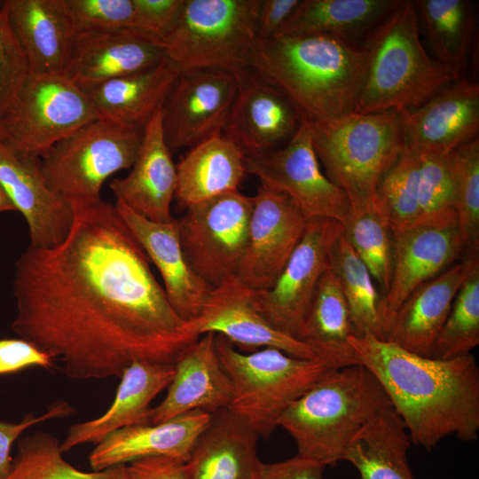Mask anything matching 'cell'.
<instances>
[{"label": "cell", "mask_w": 479, "mask_h": 479, "mask_svg": "<svg viewBox=\"0 0 479 479\" xmlns=\"http://www.w3.org/2000/svg\"><path fill=\"white\" fill-rule=\"evenodd\" d=\"M258 436L229 409L212 413L185 462L190 479H257Z\"/></svg>", "instance_id": "83f0119b"}, {"label": "cell", "mask_w": 479, "mask_h": 479, "mask_svg": "<svg viewBox=\"0 0 479 479\" xmlns=\"http://www.w3.org/2000/svg\"><path fill=\"white\" fill-rule=\"evenodd\" d=\"M180 73L177 65L164 56L148 69L106 82L85 93L99 117L144 130Z\"/></svg>", "instance_id": "f546056e"}, {"label": "cell", "mask_w": 479, "mask_h": 479, "mask_svg": "<svg viewBox=\"0 0 479 479\" xmlns=\"http://www.w3.org/2000/svg\"><path fill=\"white\" fill-rule=\"evenodd\" d=\"M238 89L224 136L246 156L274 151L285 145L302 121L289 99L248 68L236 75Z\"/></svg>", "instance_id": "ac0fdd59"}, {"label": "cell", "mask_w": 479, "mask_h": 479, "mask_svg": "<svg viewBox=\"0 0 479 479\" xmlns=\"http://www.w3.org/2000/svg\"><path fill=\"white\" fill-rule=\"evenodd\" d=\"M151 263L159 271L167 299L176 313L186 322L200 313L212 287L191 268L183 253L176 218L169 223L148 220L123 204H114Z\"/></svg>", "instance_id": "7402d4cb"}, {"label": "cell", "mask_w": 479, "mask_h": 479, "mask_svg": "<svg viewBox=\"0 0 479 479\" xmlns=\"http://www.w3.org/2000/svg\"><path fill=\"white\" fill-rule=\"evenodd\" d=\"M135 31L161 43L177 25L185 0H132Z\"/></svg>", "instance_id": "f6af8a7d"}, {"label": "cell", "mask_w": 479, "mask_h": 479, "mask_svg": "<svg viewBox=\"0 0 479 479\" xmlns=\"http://www.w3.org/2000/svg\"><path fill=\"white\" fill-rule=\"evenodd\" d=\"M0 186L25 218L29 245L50 247L65 240L75 215L71 206L48 185L40 157L16 147L9 140L0 141Z\"/></svg>", "instance_id": "e0dca14e"}, {"label": "cell", "mask_w": 479, "mask_h": 479, "mask_svg": "<svg viewBox=\"0 0 479 479\" xmlns=\"http://www.w3.org/2000/svg\"><path fill=\"white\" fill-rule=\"evenodd\" d=\"M357 335L341 287L328 269L321 277L303 318L297 339L318 357L342 367L357 364L349 343Z\"/></svg>", "instance_id": "836d02e7"}, {"label": "cell", "mask_w": 479, "mask_h": 479, "mask_svg": "<svg viewBox=\"0 0 479 479\" xmlns=\"http://www.w3.org/2000/svg\"><path fill=\"white\" fill-rule=\"evenodd\" d=\"M412 444L403 420L390 406L354 436L343 460L357 470L360 479H415L407 457Z\"/></svg>", "instance_id": "d6a6232c"}, {"label": "cell", "mask_w": 479, "mask_h": 479, "mask_svg": "<svg viewBox=\"0 0 479 479\" xmlns=\"http://www.w3.org/2000/svg\"><path fill=\"white\" fill-rule=\"evenodd\" d=\"M309 219L287 195L259 186L236 276L251 291L270 289L302 240Z\"/></svg>", "instance_id": "2e32d148"}, {"label": "cell", "mask_w": 479, "mask_h": 479, "mask_svg": "<svg viewBox=\"0 0 479 479\" xmlns=\"http://www.w3.org/2000/svg\"><path fill=\"white\" fill-rule=\"evenodd\" d=\"M326 467L296 454L282 461L262 462L257 479H322Z\"/></svg>", "instance_id": "681fc988"}, {"label": "cell", "mask_w": 479, "mask_h": 479, "mask_svg": "<svg viewBox=\"0 0 479 479\" xmlns=\"http://www.w3.org/2000/svg\"><path fill=\"white\" fill-rule=\"evenodd\" d=\"M216 349L232 386L227 409L266 439L295 400L340 367L325 357L301 358L275 348L242 353L221 334H216Z\"/></svg>", "instance_id": "52a82bcc"}, {"label": "cell", "mask_w": 479, "mask_h": 479, "mask_svg": "<svg viewBox=\"0 0 479 479\" xmlns=\"http://www.w3.org/2000/svg\"><path fill=\"white\" fill-rule=\"evenodd\" d=\"M401 1L301 0L276 35H333L355 42L365 38Z\"/></svg>", "instance_id": "1f68e13d"}, {"label": "cell", "mask_w": 479, "mask_h": 479, "mask_svg": "<svg viewBox=\"0 0 479 479\" xmlns=\"http://www.w3.org/2000/svg\"><path fill=\"white\" fill-rule=\"evenodd\" d=\"M467 271L436 342L433 357L471 354L479 344V251L465 253Z\"/></svg>", "instance_id": "74e56055"}, {"label": "cell", "mask_w": 479, "mask_h": 479, "mask_svg": "<svg viewBox=\"0 0 479 479\" xmlns=\"http://www.w3.org/2000/svg\"><path fill=\"white\" fill-rule=\"evenodd\" d=\"M11 211H16V208L0 186V213Z\"/></svg>", "instance_id": "816d5d0a"}, {"label": "cell", "mask_w": 479, "mask_h": 479, "mask_svg": "<svg viewBox=\"0 0 479 479\" xmlns=\"http://www.w3.org/2000/svg\"><path fill=\"white\" fill-rule=\"evenodd\" d=\"M2 5L31 75L64 74L76 35L63 0H5Z\"/></svg>", "instance_id": "484cf974"}, {"label": "cell", "mask_w": 479, "mask_h": 479, "mask_svg": "<svg viewBox=\"0 0 479 479\" xmlns=\"http://www.w3.org/2000/svg\"><path fill=\"white\" fill-rule=\"evenodd\" d=\"M131 168L127 177L110 183L116 201L148 220L172 222L170 206L177 189V166L165 141L161 108L145 127L138 155Z\"/></svg>", "instance_id": "603a6c76"}, {"label": "cell", "mask_w": 479, "mask_h": 479, "mask_svg": "<svg viewBox=\"0 0 479 479\" xmlns=\"http://www.w3.org/2000/svg\"><path fill=\"white\" fill-rule=\"evenodd\" d=\"M420 33L413 1L402 0L365 35L368 71L355 113L415 108L461 76L428 55Z\"/></svg>", "instance_id": "5b68a950"}, {"label": "cell", "mask_w": 479, "mask_h": 479, "mask_svg": "<svg viewBox=\"0 0 479 479\" xmlns=\"http://www.w3.org/2000/svg\"><path fill=\"white\" fill-rule=\"evenodd\" d=\"M174 373L175 364L133 362L122 373L111 406L96 419L72 425L60 443L61 452L88 443L97 444L124 427L150 424V404L169 387Z\"/></svg>", "instance_id": "4316f807"}, {"label": "cell", "mask_w": 479, "mask_h": 479, "mask_svg": "<svg viewBox=\"0 0 479 479\" xmlns=\"http://www.w3.org/2000/svg\"><path fill=\"white\" fill-rule=\"evenodd\" d=\"M300 1L262 0L257 22L258 40H268L275 36Z\"/></svg>", "instance_id": "f907efd6"}, {"label": "cell", "mask_w": 479, "mask_h": 479, "mask_svg": "<svg viewBox=\"0 0 479 479\" xmlns=\"http://www.w3.org/2000/svg\"><path fill=\"white\" fill-rule=\"evenodd\" d=\"M31 75L27 59L0 5V116L4 118Z\"/></svg>", "instance_id": "ee69618b"}, {"label": "cell", "mask_w": 479, "mask_h": 479, "mask_svg": "<svg viewBox=\"0 0 479 479\" xmlns=\"http://www.w3.org/2000/svg\"><path fill=\"white\" fill-rule=\"evenodd\" d=\"M8 133L4 119L0 116V141L8 140Z\"/></svg>", "instance_id": "f5cc1de1"}, {"label": "cell", "mask_w": 479, "mask_h": 479, "mask_svg": "<svg viewBox=\"0 0 479 479\" xmlns=\"http://www.w3.org/2000/svg\"><path fill=\"white\" fill-rule=\"evenodd\" d=\"M453 208L466 252L479 251V139L448 153Z\"/></svg>", "instance_id": "ab89813d"}, {"label": "cell", "mask_w": 479, "mask_h": 479, "mask_svg": "<svg viewBox=\"0 0 479 479\" xmlns=\"http://www.w3.org/2000/svg\"><path fill=\"white\" fill-rule=\"evenodd\" d=\"M399 114L404 149L449 153L478 137L479 84L460 76Z\"/></svg>", "instance_id": "d6986e66"}, {"label": "cell", "mask_w": 479, "mask_h": 479, "mask_svg": "<svg viewBox=\"0 0 479 479\" xmlns=\"http://www.w3.org/2000/svg\"><path fill=\"white\" fill-rule=\"evenodd\" d=\"M164 56L161 43L135 31L76 35L64 75L86 92L148 69Z\"/></svg>", "instance_id": "cb8c5ba5"}, {"label": "cell", "mask_w": 479, "mask_h": 479, "mask_svg": "<svg viewBox=\"0 0 479 479\" xmlns=\"http://www.w3.org/2000/svg\"><path fill=\"white\" fill-rule=\"evenodd\" d=\"M88 95L64 74L31 75L4 118L9 141L42 157L55 144L98 118Z\"/></svg>", "instance_id": "8fae6325"}, {"label": "cell", "mask_w": 479, "mask_h": 479, "mask_svg": "<svg viewBox=\"0 0 479 479\" xmlns=\"http://www.w3.org/2000/svg\"><path fill=\"white\" fill-rule=\"evenodd\" d=\"M63 2L75 35L135 31L132 0Z\"/></svg>", "instance_id": "7bdbcfd3"}, {"label": "cell", "mask_w": 479, "mask_h": 479, "mask_svg": "<svg viewBox=\"0 0 479 479\" xmlns=\"http://www.w3.org/2000/svg\"><path fill=\"white\" fill-rule=\"evenodd\" d=\"M342 224L345 240L384 295L389 289L393 270L392 234L388 222L374 209L363 213L351 211Z\"/></svg>", "instance_id": "60d3db41"}, {"label": "cell", "mask_w": 479, "mask_h": 479, "mask_svg": "<svg viewBox=\"0 0 479 479\" xmlns=\"http://www.w3.org/2000/svg\"><path fill=\"white\" fill-rule=\"evenodd\" d=\"M329 270L346 299L357 335L382 339L379 322L381 295L368 269L342 232L332 248Z\"/></svg>", "instance_id": "d590c367"}, {"label": "cell", "mask_w": 479, "mask_h": 479, "mask_svg": "<svg viewBox=\"0 0 479 479\" xmlns=\"http://www.w3.org/2000/svg\"><path fill=\"white\" fill-rule=\"evenodd\" d=\"M420 31L436 59L461 74L475 28L474 4L468 0L413 1Z\"/></svg>", "instance_id": "e575fe53"}, {"label": "cell", "mask_w": 479, "mask_h": 479, "mask_svg": "<svg viewBox=\"0 0 479 479\" xmlns=\"http://www.w3.org/2000/svg\"><path fill=\"white\" fill-rule=\"evenodd\" d=\"M262 0H185L174 29L162 42L181 71L219 69L235 75L250 68L258 42Z\"/></svg>", "instance_id": "ba28073f"}, {"label": "cell", "mask_w": 479, "mask_h": 479, "mask_svg": "<svg viewBox=\"0 0 479 479\" xmlns=\"http://www.w3.org/2000/svg\"><path fill=\"white\" fill-rule=\"evenodd\" d=\"M248 294L237 279L213 288L200 315L189 322L191 331L198 336L221 334L247 349L275 348L296 357H318L305 343L272 327L252 306Z\"/></svg>", "instance_id": "44dd1931"}, {"label": "cell", "mask_w": 479, "mask_h": 479, "mask_svg": "<svg viewBox=\"0 0 479 479\" xmlns=\"http://www.w3.org/2000/svg\"><path fill=\"white\" fill-rule=\"evenodd\" d=\"M75 408L66 401L51 404L41 415L27 413L20 422L0 421V479L9 472L12 461L11 450L13 444L27 428L46 420L64 418L74 413Z\"/></svg>", "instance_id": "bcb514c9"}, {"label": "cell", "mask_w": 479, "mask_h": 479, "mask_svg": "<svg viewBox=\"0 0 479 479\" xmlns=\"http://www.w3.org/2000/svg\"><path fill=\"white\" fill-rule=\"evenodd\" d=\"M390 406L375 376L354 364L324 375L284 412L279 426L294 439L297 455L334 466L354 436Z\"/></svg>", "instance_id": "277c9868"}, {"label": "cell", "mask_w": 479, "mask_h": 479, "mask_svg": "<svg viewBox=\"0 0 479 479\" xmlns=\"http://www.w3.org/2000/svg\"><path fill=\"white\" fill-rule=\"evenodd\" d=\"M252 209L253 196L236 190L187 207L176 218L185 259L210 287L236 279Z\"/></svg>", "instance_id": "30bf717a"}, {"label": "cell", "mask_w": 479, "mask_h": 479, "mask_svg": "<svg viewBox=\"0 0 479 479\" xmlns=\"http://www.w3.org/2000/svg\"><path fill=\"white\" fill-rule=\"evenodd\" d=\"M232 397L231 380L216 352V334H204L175 363L174 376L165 398L152 407L150 424L192 411L215 413L227 409Z\"/></svg>", "instance_id": "ffe728a7"}, {"label": "cell", "mask_w": 479, "mask_h": 479, "mask_svg": "<svg viewBox=\"0 0 479 479\" xmlns=\"http://www.w3.org/2000/svg\"><path fill=\"white\" fill-rule=\"evenodd\" d=\"M419 153L420 213L417 223L457 216L453 208L448 153L428 151Z\"/></svg>", "instance_id": "b9f144b4"}, {"label": "cell", "mask_w": 479, "mask_h": 479, "mask_svg": "<svg viewBox=\"0 0 479 479\" xmlns=\"http://www.w3.org/2000/svg\"><path fill=\"white\" fill-rule=\"evenodd\" d=\"M463 258L418 287L395 314L384 340L426 357H433L438 334L466 277Z\"/></svg>", "instance_id": "f1b7e54d"}, {"label": "cell", "mask_w": 479, "mask_h": 479, "mask_svg": "<svg viewBox=\"0 0 479 479\" xmlns=\"http://www.w3.org/2000/svg\"><path fill=\"white\" fill-rule=\"evenodd\" d=\"M129 479H190L185 462L169 456H150L127 465Z\"/></svg>", "instance_id": "c3c4849f"}, {"label": "cell", "mask_w": 479, "mask_h": 479, "mask_svg": "<svg viewBox=\"0 0 479 479\" xmlns=\"http://www.w3.org/2000/svg\"><path fill=\"white\" fill-rule=\"evenodd\" d=\"M357 364L379 381L416 446L431 451L444 438H478L479 368L468 354L426 357L373 335H353Z\"/></svg>", "instance_id": "7a4b0ae2"}, {"label": "cell", "mask_w": 479, "mask_h": 479, "mask_svg": "<svg viewBox=\"0 0 479 479\" xmlns=\"http://www.w3.org/2000/svg\"><path fill=\"white\" fill-rule=\"evenodd\" d=\"M342 224L329 218L309 219L305 232L274 285L249 290L252 306L276 330L297 339L318 282L330 266Z\"/></svg>", "instance_id": "4fadbf2b"}, {"label": "cell", "mask_w": 479, "mask_h": 479, "mask_svg": "<svg viewBox=\"0 0 479 479\" xmlns=\"http://www.w3.org/2000/svg\"><path fill=\"white\" fill-rule=\"evenodd\" d=\"M393 270L390 287L381 297L379 322L384 340L405 299L421 284L463 260L466 248L457 216L419 222L392 232Z\"/></svg>", "instance_id": "5bb4252c"}, {"label": "cell", "mask_w": 479, "mask_h": 479, "mask_svg": "<svg viewBox=\"0 0 479 479\" xmlns=\"http://www.w3.org/2000/svg\"><path fill=\"white\" fill-rule=\"evenodd\" d=\"M420 153L404 149L384 174L375 193L374 209L391 232L415 224L420 217Z\"/></svg>", "instance_id": "f35d334b"}, {"label": "cell", "mask_w": 479, "mask_h": 479, "mask_svg": "<svg viewBox=\"0 0 479 479\" xmlns=\"http://www.w3.org/2000/svg\"><path fill=\"white\" fill-rule=\"evenodd\" d=\"M210 417L208 412L192 411L161 423L122 428L95 444L89 455L90 467L98 471L150 456L186 462Z\"/></svg>", "instance_id": "d4e9b609"}, {"label": "cell", "mask_w": 479, "mask_h": 479, "mask_svg": "<svg viewBox=\"0 0 479 479\" xmlns=\"http://www.w3.org/2000/svg\"><path fill=\"white\" fill-rule=\"evenodd\" d=\"M56 246L15 263L13 332L75 380L121 378L135 361L174 365L200 336L181 318L114 204L75 214Z\"/></svg>", "instance_id": "6da1fadb"}, {"label": "cell", "mask_w": 479, "mask_h": 479, "mask_svg": "<svg viewBox=\"0 0 479 479\" xmlns=\"http://www.w3.org/2000/svg\"><path fill=\"white\" fill-rule=\"evenodd\" d=\"M143 134V130L98 117L45 153L40 158L42 173L75 214L102 200L100 190L109 177L132 167Z\"/></svg>", "instance_id": "9c48e42d"}, {"label": "cell", "mask_w": 479, "mask_h": 479, "mask_svg": "<svg viewBox=\"0 0 479 479\" xmlns=\"http://www.w3.org/2000/svg\"><path fill=\"white\" fill-rule=\"evenodd\" d=\"M53 360L49 354L22 338L0 340V375L29 366L49 368Z\"/></svg>", "instance_id": "7dc6e473"}, {"label": "cell", "mask_w": 479, "mask_h": 479, "mask_svg": "<svg viewBox=\"0 0 479 479\" xmlns=\"http://www.w3.org/2000/svg\"><path fill=\"white\" fill-rule=\"evenodd\" d=\"M2 479H129V475L127 465L79 470L64 459L57 437L39 431L19 438L17 455Z\"/></svg>", "instance_id": "8d00e7d4"}, {"label": "cell", "mask_w": 479, "mask_h": 479, "mask_svg": "<svg viewBox=\"0 0 479 479\" xmlns=\"http://www.w3.org/2000/svg\"><path fill=\"white\" fill-rule=\"evenodd\" d=\"M246 172L257 177L261 186L289 197L308 219L342 224L351 212L347 195L322 172L304 120L285 145L246 156Z\"/></svg>", "instance_id": "7c38bea8"}, {"label": "cell", "mask_w": 479, "mask_h": 479, "mask_svg": "<svg viewBox=\"0 0 479 479\" xmlns=\"http://www.w3.org/2000/svg\"><path fill=\"white\" fill-rule=\"evenodd\" d=\"M308 124L325 175L347 195L351 211L374 210L379 183L404 151L399 112Z\"/></svg>", "instance_id": "8992f818"}, {"label": "cell", "mask_w": 479, "mask_h": 479, "mask_svg": "<svg viewBox=\"0 0 479 479\" xmlns=\"http://www.w3.org/2000/svg\"><path fill=\"white\" fill-rule=\"evenodd\" d=\"M250 68L279 90L308 123L355 113L368 71L356 42L333 35H283L259 41Z\"/></svg>", "instance_id": "3957f363"}, {"label": "cell", "mask_w": 479, "mask_h": 479, "mask_svg": "<svg viewBox=\"0 0 479 479\" xmlns=\"http://www.w3.org/2000/svg\"><path fill=\"white\" fill-rule=\"evenodd\" d=\"M177 166L175 198L185 208L238 190L246 172V154L224 135L195 146Z\"/></svg>", "instance_id": "4dcf8cb0"}, {"label": "cell", "mask_w": 479, "mask_h": 479, "mask_svg": "<svg viewBox=\"0 0 479 479\" xmlns=\"http://www.w3.org/2000/svg\"><path fill=\"white\" fill-rule=\"evenodd\" d=\"M238 89L237 76L210 68L181 71L161 107L169 151L196 145L222 134Z\"/></svg>", "instance_id": "9a60e30c"}]
</instances>
